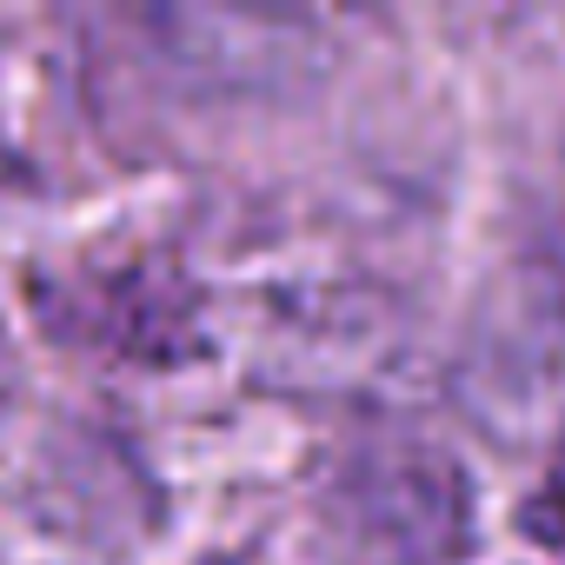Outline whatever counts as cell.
I'll use <instances>...</instances> for the list:
<instances>
[{
    "instance_id": "1",
    "label": "cell",
    "mask_w": 565,
    "mask_h": 565,
    "mask_svg": "<svg viewBox=\"0 0 565 565\" xmlns=\"http://www.w3.org/2000/svg\"><path fill=\"white\" fill-rule=\"evenodd\" d=\"M347 565H452L472 539V486L433 446H373L327 486Z\"/></svg>"
},
{
    "instance_id": "2",
    "label": "cell",
    "mask_w": 565,
    "mask_h": 565,
    "mask_svg": "<svg viewBox=\"0 0 565 565\" xmlns=\"http://www.w3.org/2000/svg\"><path fill=\"white\" fill-rule=\"evenodd\" d=\"M87 333L134 353V360H180L200 353L193 333V287H180V273L167 259H134L107 279V300L87 313Z\"/></svg>"
},
{
    "instance_id": "3",
    "label": "cell",
    "mask_w": 565,
    "mask_h": 565,
    "mask_svg": "<svg viewBox=\"0 0 565 565\" xmlns=\"http://www.w3.org/2000/svg\"><path fill=\"white\" fill-rule=\"evenodd\" d=\"M8 399H14V347L0 333V413H8Z\"/></svg>"
}]
</instances>
